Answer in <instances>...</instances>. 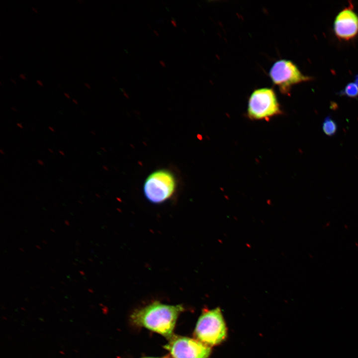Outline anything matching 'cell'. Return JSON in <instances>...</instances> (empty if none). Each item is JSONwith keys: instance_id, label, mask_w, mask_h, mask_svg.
Listing matches in <instances>:
<instances>
[{"instance_id": "27", "label": "cell", "mask_w": 358, "mask_h": 358, "mask_svg": "<svg viewBox=\"0 0 358 358\" xmlns=\"http://www.w3.org/2000/svg\"><path fill=\"white\" fill-rule=\"evenodd\" d=\"M0 152L1 154H4V152H3V151H2V150H0Z\"/></svg>"}, {"instance_id": "15", "label": "cell", "mask_w": 358, "mask_h": 358, "mask_svg": "<svg viewBox=\"0 0 358 358\" xmlns=\"http://www.w3.org/2000/svg\"><path fill=\"white\" fill-rule=\"evenodd\" d=\"M160 358L146 357V358ZM161 358H172V357L171 358V357H169V356H166V357H165Z\"/></svg>"}, {"instance_id": "3", "label": "cell", "mask_w": 358, "mask_h": 358, "mask_svg": "<svg viewBox=\"0 0 358 358\" xmlns=\"http://www.w3.org/2000/svg\"><path fill=\"white\" fill-rule=\"evenodd\" d=\"M247 111L248 117L253 120H267L282 113L275 91L268 88L258 89L252 92Z\"/></svg>"}, {"instance_id": "12", "label": "cell", "mask_w": 358, "mask_h": 358, "mask_svg": "<svg viewBox=\"0 0 358 358\" xmlns=\"http://www.w3.org/2000/svg\"><path fill=\"white\" fill-rule=\"evenodd\" d=\"M19 77H20V78H21L22 80H26V77H25V75H24V74H20V75H19Z\"/></svg>"}, {"instance_id": "17", "label": "cell", "mask_w": 358, "mask_h": 358, "mask_svg": "<svg viewBox=\"0 0 358 358\" xmlns=\"http://www.w3.org/2000/svg\"><path fill=\"white\" fill-rule=\"evenodd\" d=\"M64 95H65L66 97H67L68 98H70V95H69V94L68 93H66V92H64Z\"/></svg>"}, {"instance_id": "2", "label": "cell", "mask_w": 358, "mask_h": 358, "mask_svg": "<svg viewBox=\"0 0 358 358\" xmlns=\"http://www.w3.org/2000/svg\"><path fill=\"white\" fill-rule=\"evenodd\" d=\"M197 340L207 346L220 343L226 336V328L219 308L204 310L199 317L194 331Z\"/></svg>"}, {"instance_id": "20", "label": "cell", "mask_w": 358, "mask_h": 358, "mask_svg": "<svg viewBox=\"0 0 358 358\" xmlns=\"http://www.w3.org/2000/svg\"><path fill=\"white\" fill-rule=\"evenodd\" d=\"M48 128H49V129L51 131L54 132V129H53V127H51V126H49Z\"/></svg>"}, {"instance_id": "8", "label": "cell", "mask_w": 358, "mask_h": 358, "mask_svg": "<svg viewBox=\"0 0 358 358\" xmlns=\"http://www.w3.org/2000/svg\"><path fill=\"white\" fill-rule=\"evenodd\" d=\"M338 94L342 96H346L351 98L358 96V74L355 77V80L348 84Z\"/></svg>"}, {"instance_id": "25", "label": "cell", "mask_w": 358, "mask_h": 358, "mask_svg": "<svg viewBox=\"0 0 358 358\" xmlns=\"http://www.w3.org/2000/svg\"><path fill=\"white\" fill-rule=\"evenodd\" d=\"M154 32L155 34H156L157 35V36H159V34L157 33V32L156 31L154 30Z\"/></svg>"}, {"instance_id": "24", "label": "cell", "mask_w": 358, "mask_h": 358, "mask_svg": "<svg viewBox=\"0 0 358 358\" xmlns=\"http://www.w3.org/2000/svg\"><path fill=\"white\" fill-rule=\"evenodd\" d=\"M11 81L14 84H16V83L13 79H11Z\"/></svg>"}, {"instance_id": "4", "label": "cell", "mask_w": 358, "mask_h": 358, "mask_svg": "<svg viewBox=\"0 0 358 358\" xmlns=\"http://www.w3.org/2000/svg\"><path fill=\"white\" fill-rule=\"evenodd\" d=\"M176 186V180L173 173L162 169L153 172L147 177L143 185V192L151 202L161 203L172 196Z\"/></svg>"}, {"instance_id": "19", "label": "cell", "mask_w": 358, "mask_h": 358, "mask_svg": "<svg viewBox=\"0 0 358 358\" xmlns=\"http://www.w3.org/2000/svg\"><path fill=\"white\" fill-rule=\"evenodd\" d=\"M31 8H32V9L35 13H38V12H37V10H36V9L35 8H34V7H32Z\"/></svg>"}, {"instance_id": "14", "label": "cell", "mask_w": 358, "mask_h": 358, "mask_svg": "<svg viewBox=\"0 0 358 358\" xmlns=\"http://www.w3.org/2000/svg\"><path fill=\"white\" fill-rule=\"evenodd\" d=\"M38 163L40 165H43L44 162L41 160H37Z\"/></svg>"}, {"instance_id": "21", "label": "cell", "mask_w": 358, "mask_h": 358, "mask_svg": "<svg viewBox=\"0 0 358 358\" xmlns=\"http://www.w3.org/2000/svg\"><path fill=\"white\" fill-rule=\"evenodd\" d=\"M59 152L63 156H64L65 154L62 151H59Z\"/></svg>"}, {"instance_id": "1", "label": "cell", "mask_w": 358, "mask_h": 358, "mask_svg": "<svg viewBox=\"0 0 358 358\" xmlns=\"http://www.w3.org/2000/svg\"><path fill=\"white\" fill-rule=\"evenodd\" d=\"M184 310L181 305H171L154 301L134 311L131 322L138 327H144L170 339L179 315Z\"/></svg>"}, {"instance_id": "13", "label": "cell", "mask_w": 358, "mask_h": 358, "mask_svg": "<svg viewBox=\"0 0 358 358\" xmlns=\"http://www.w3.org/2000/svg\"><path fill=\"white\" fill-rule=\"evenodd\" d=\"M36 83H37V84L38 85H39L40 86H41V87L43 86V84L42 82L41 81H40V80H37V81H36Z\"/></svg>"}, {"instance_id": "16", "label": "cell", "mask_w": 358, "mask_h": 358, "mask_svg": "<svg viewBox=\"0 0 358 358\" xmlns=\"http://www.w3.org/2000/svg\"><path fill=\"white\" fill-rule=\"evenodd\" d=\"M84 85H85V86L86 87V88H87L88 89H91L90 86L89 85V84H88V83H85Z\"/></svg>"}, {"instance_id": "5", "label": "cell", "mask_w": 358, "mask_h": 358, "mask_svg": "<svg viewBox=\"0 0 358 358\" xmlns=\"http://www.w3.org/2000/svg\"><path fill=\"white\" fill-rule=\"evenodd\" d=\"M269 76L280 91L289 94L294 85L311 80V78L302 74L292 61L281 59L275 62L269 72Z\"/></svg>"}, {"instance_id": "26", "label": "cell", "mask_w": 358, "mask_h": 358, "mask_svg": "<svg viewBox=\"0 0 358 358\" xmlns=\"http://www.w3.org/2000/svg\"><path fill=\"white\" fill-rule=\"evenodd\" d=\"M48 150H49V151L50 152H51V153H53V150H51V149H48Z\"/></svg>"}, {"instance_id": "7", "label": "cell", "mask_w": 358, "mask_h": 358, "mask_svg": "<svg viewBox=\"0 0 358 358\" xmlns=\"http://www.w3.org/2000/svg\"><path fill=\"white\" fill-rule=\"evenodd\" d=\"M334 31L340 39L349 40L358 33V16L350 4L337 15L334 22Z\"/></svg>"}, {"instance_id": "23", "label": "cell", "mask_w": 358, "mask_h": 358, "mask_svg": "<svg viewBox=\"0 0 358 358\" xmlns=\"http://www.w3.org/2000/svg\"><path fill=\"white\" fill-rule=\"evenodd\" d=\"M11 109H12L14 111H16L17 110L15 109L14 107H11Z\"/></svg>"}, {"instance_id": "22", "label": "cell", "mask_w": 358, "mask_h": 358, "mask_svg": "<svg viewBox=\"0 0 358 358\" xmlns=\"http://www.w3.org/2000/svg\"><path fill=\"white\" fill-rule=\"evenodd\" d=\"M73 101L75 103H76V104H78V102L76 99H73Z\"/></svg>"}, {"instance_id": "9", "label": "cell", "mask_w": 358, "mask_h": 358, "mask_svg": "<svg viewBox=\"0 0 358 358\" xmlns=\"http://www.w3.org/2000/svg\"><path fill=\"white\" fill-rule=\"evenodd\" d=\"M338 130V125L336 121L328 115L325 117L322 123V130L327 136H332L334 135Z\"/></svg>"}, {"instance_id": "6", "label": "cell", "mask_w": 358, "mask_h": 358, "mask_svg": "<svg viewBox=\"0 0 358 358\" xmlns=\"http://www.w3.org/2000/svg\"><path fill=\"white\" fill-rule=\"evenodd\" d=\"M164 348L172 358H208L211 349L197 339L173 335Z\"/></svg>"}, {"instance_id": "10", "label": "cell", "mask_w": 358, "mask_h": 358, "mask_svg": "<svg viewBox=\"0 0 358 358\" xmlns=\"http://www.w3.org/2000/svg\"><path fill=\"white\" fill-rule=\"evenodd\" d=\"M171 23L174 26L177 27V22L175 20H174V19L171 20Z\"/></svg>"}, {"instance_id": "11", "label": "cell", "mask_w": 358, "mask_h": 358, "mask_svg": "<svg viewBox=\"0 0 358 358\" xmlns=\"http://www.w3.org/2000/svg\"><path fill=\"white\" fill-rule=\"evenodd\" d=\"M159 63H160V64L162 67H166V65L164 61L161 60V61H160Z\"/></svg>"}, {"instance_id": "18", "label": "cell", "mask_w": 358, "mask_h": 358, "mask_svg": "<svg viewBox=\"0 0 358 358\" xmlns=\"http://www.w3.org/2000/svg\"><path fill=\"white\" fill-rule=\"evenodd\" d=\"M16 125H17V126L18 127H19V128H23V126H22V125H21V123H17L16 124Z\"/></svg>"}]
</instances>
